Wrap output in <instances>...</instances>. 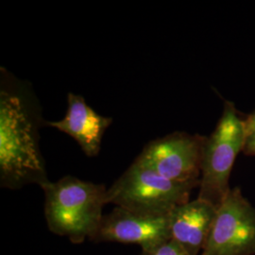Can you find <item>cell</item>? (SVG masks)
Here are the masks:
<instances>
[{"label":"cell","mask_w":255,"mask_h":255,"mask_svg":"<svg viewBox=\"0 0 255 255\" xmlns=\"http://www.w3.org/2000/svg\"><path fill=\"white\" fill-rule=\"evenodd\" d=\"M197 185L170 181L134 161L107 190V203L151 216H166L189 201Z\"/></svg>","instance_id":"3"},{"label":"cell","mask_w":255,"mask_h":255,"mask_svg":"<svg viewBox=\"0 0 255 255\" xmlns=\"http://www.w3.org/2000/svg\"><path fill=\"white\" fill-rule=\"evenodd\" d=\"M244 139L245 120L239 118L234 103L226 101L218 126L205 140L198 199L217 208L224 201L232 189L230 176Z\"/></svg>","instance_id":"4"},{"label":"cell","mask_w":255,"mask_h":255,"mask_svg":"<svg viewBox=\"0 0 255 255\" xmlns=\"http://www.w3.org/2000/svg\"></svg>","instance_id":"12"},{"label":"cell","mask_w":255,"mask_h":255,"mask_svg":"<svg viewBox=\"0 0 255 255\" xmlns=\"http://www.w3.org/2000/svg\"><path fill=\"white\" fill-rule=\"evenodd\" d=\"M243 152L246 155L255 156V114L249 116L245 120V139Z\"/></svg>","instance_id":"10"},{"label":"cell","mask_w":255,"mask_h":255,"mask_svg":"<svg viewBox=\"0 0 255 255\" xmlns=\"http://www.w3.org/2000/svg\"><path fill=\"white\" fill-rule=\"evenodd\" d=\"M46 124L31 85L0 68V185L19 189L49 182L40 149L39 130Z\"/></svg>","instance_id":"1"},{"label":"cell","mask_w":255,"mask_h":255,"mask_svg":"<svg viewBox=\"0 0 255 255\" xmlns=\"http://www.w3.org/2000/svg\"><path fill=\"white\" fill-rule=\"evenodd\" d=\"M217 210L198 198L176 206L168 214L170 239L188 255H200L208 240Z\"/></svg>","instance_id":"9"},{"label":"cell","mask_w":255,"mask_h":255,"mask_svg":"<svg viewBox=\"0 0 255 255\" xmlns=\"http://www.w3.org/2000/svg\"><path fill=\"white\" fill-rule=\"evenodd\" d=\"M205 140L199 134L174 132L149 142L135 161L170 181L198 186Z\"/></svg>","instance_id":"6"},{"label":"cell","mask_w":255,"mask_h":255,"mask_svg":"<svg viewBox=\"0 0 255 255\" xmlns=\"http://www.w3.org/2000/svg\"><path fill=\"white\" fill-rule=\"evenodd\" d=\"M141 255H189L173 240H168L161 246L149 252H142Z\"/></svg>","instance_id":"11"},{"label":"cell","mask_w":255,"mask_h":255,"mask_svg":"<svg viewBox=\"0 0 255 255\" xmlns=\"http://www.w3.org/2000/svg\"><path fill=\"white\" fill-rule=\"evenodd\" d=\"M45 192V216L47 227L55 235L67 237L74 244L94 240L107 204V188L103 184L65 176L58 182H47Z\"/></svg>","instance_id":"2"},{"label":"cell","mask_w":255,"mask_h":255,"mask_svg":"<svg viewBox=\"0 0 255 255\" xmlns=\"http://www.w3.org/2000/svg\"><path fill=\"white\" fill-rule=\"evenodd\" d=\"M67 103L68 108L64 119L46 122V125L72 137L86 156H97L101 151L102 138L113 119L99 115L81 95L69 93Z\"/></svg>","instance_id":"8"},{"label":"cell","mask_w":255,"mask_h":255,"mask_svg":"<svg viewBox=\"0 0 255 255\" xmlns=\"http://www.w3.org/2000/svg\"><path fill=\"white\" fill-rule=\"evenodd\" d=\"M255 255V208L235 187L218 207L201 255Z\"/></svg>","instance_id":"5"},{"label":"cell","mask_w":255,"mask_h":255,"mask_svg":"<svg viewBox=\"0 0 255 255\" xmlns=\"http://www.w3.org/2000/svg\"><path fill=\"white\" fill-rule=\"evenodd\" d=\"M168 240V215H144L117 206L103 217L93 241L136 244L142 248V252H149Z\"/></svg>","instance_id":"7"}]
</instances>
